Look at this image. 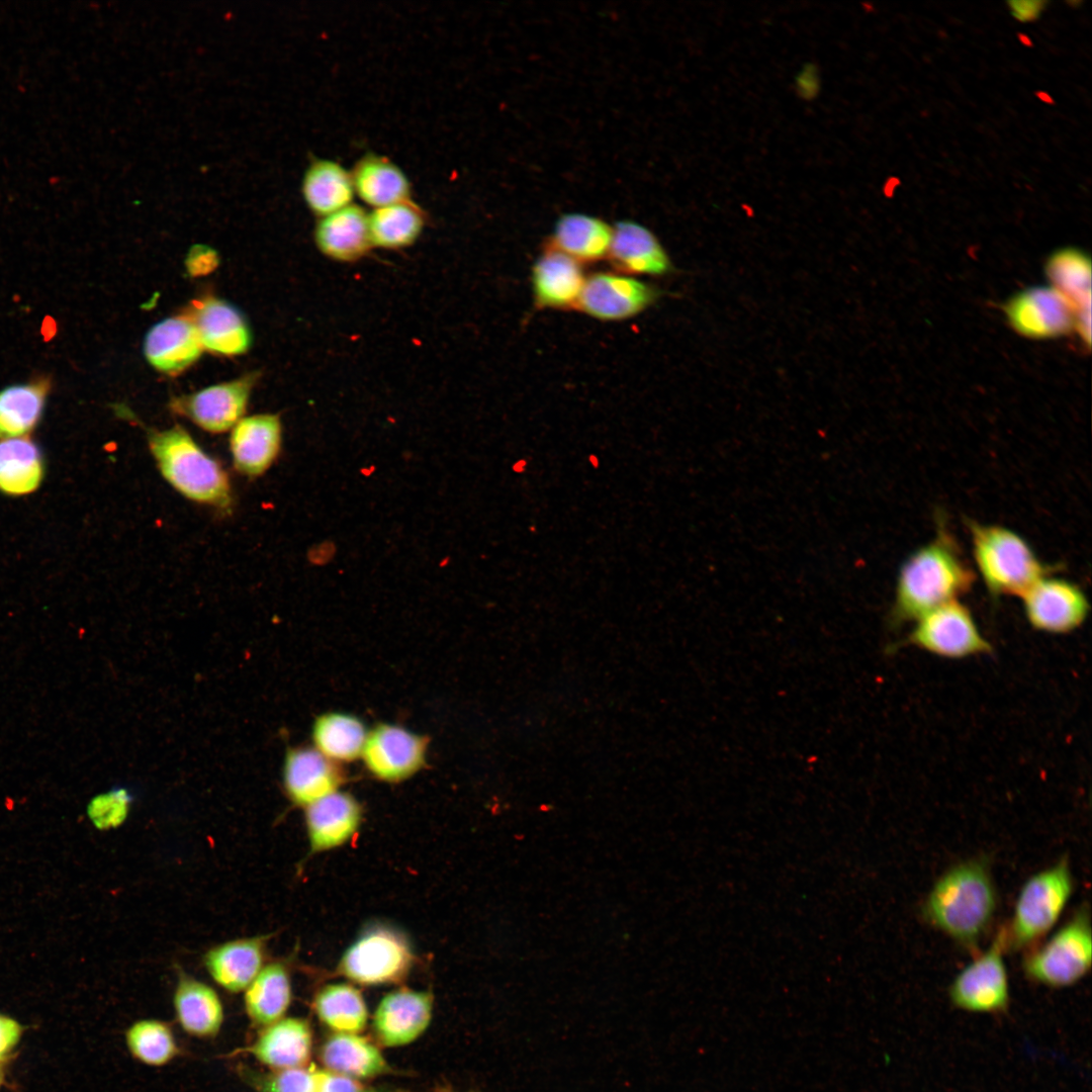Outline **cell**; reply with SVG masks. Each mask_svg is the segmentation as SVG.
I'll return each instance as SVG.
<instances>
[{
	"mask_svg": "<svg viewBox=\"0 0 1092 1092\" xmlns=\"http://www.w3.org/2000/svg\"><path fill=\"white\" fill-rule=\"evenodd\" d=\"M1027 623L1035 631L1063 635L1080 628L1088 618L1090 603L1076 582L1048 574L1021 597Z\"/></svg>",
	"mask_w": 1092,
	"mask_h": 1092,
	"instance_id": "8fae6325",
	"label": "cell"
},
{
	"mask_svg": "<svg viewBox=\"0 0 1092 1092\" xmlns=\"http://www.w3.org/2000/svg\"><path fill=\"white\" fill-rule=\"evenodd\" d=\"M976 571L964 556L959 541L941 517L934 536L901 564L889 624L899 627L914 622L931 610L969 593Z\"/></svg>",
	"mask_w": 1092,
	"mask_h": 1092,
	"instance_id": "6da1fadb",
	"label": "cell"
},
{
	"mask_svg": "<svg viewBox=\"0 0 1092 1092\" xmlns=\"http://www.w3.org/2000/svg\"><path fill=\"white\" fill-rule=\"evenodd\" d=\"M1074 892L1067 857L1031 875L1021 886L1011 918L1004 924L1008 950L1027 951L1055 927Z\"/></svg>",
	"mask_w": 1092,
	"mask_h": 1092,
	"instance_id": "5b68a950",
	"label": "cell"
},
{
	"mask_svg": "<svg viewBox=\"0 0 1092 1092\" xmlns=\"http://www.w3.org/2000/svg\"><path fill=\"white\" fill-rule=\"evenodd\" d=\"M186 314L204 350L220 356H239L250 349L251 328L243 312L231 302L205 296L194 300Z\"/></svg>",
	"mask_w": 1092,
	"mask_h": 1092,
	"instance_id": "e0dca14e",
	"label": "cell"
},
{
	"mask_svg": "<svg viewBox=\"0 0 1092 1092\" xmlns=\"http://www.w3.org/2000/svg\"><path fill=\"white\" fill-rule=\"evenodd\" d=\"M998 903L987 859L969 858L937 878L922 902L921 915L956 944L974 951L992 928Z\"/></svg>",
	"mask_w": 1092,
	"mask_h": 1092,
	"instance_id": "7a4b0ae2",
	"label": "cell"
},
{
	"mask_svg": "<svg viewBox=\"0 0 1092 1092\" xmlns=\"http://www.w3.org/2000/svg\"><path fill=\"white\" fill-rule=\"evenodd\" d=\"M662 290L634 276L599 271L586 276L576 308L602 322L632 318L652 306Z\"/></svg>",
	"mask_w": 1092,
	"mask_h": 1092,
	"instance_id": "7c38bea8",
	"label": "cell"
},
{
	"mask_svg": "<svg viewBox=\"0 0 1092 1092\" xmlns=\"http://www.w3.org/2000/svg\"><path fill=\"white\" fill-rule=\"evenodd\" d=\"M131 798L122 788L112 789L93 798L88 816L99 829H110L123 823L128 815Z\"/></svg>",
	"mask_w": 1092,
	"mask_h": 1092,
	"instance_id": "ab89813d",
	"label": "cell"
},
{
	"mask_svg": "<svg viewBox=\"0 0 1092 1092\" xmlns=\"http://www.w3.org/2000/svg\"><path fill=\"white\" fill-rule=\"evenodd\" d=\"M312 1044L307 1020L283 1017L265 1026L247 1051L271 1071H280L307 1066Z\"/></svg>",
	"mask_w": 1092,
	"mask_h": 1092,
	"instance_id": "603a6c76",
	"label": "cell"
},
{
	"mask_svg": "<svg viewBox=\"0 0 1092 1092\" xmlns=\"http://www.w3.org/2000/svg\"><path fill=\"white\" fill-rule=\"evenodd\" d=\"M194 251L195 252H193L188 259V269L193 274H201L210 271L216 261L215 258H212V252H209L210 250L205 249L204 247H200L199 250Z\"/></svg>",
	"mask_w": 1092,
	"mask_h": 1092,
	"instance_id": "7bdbcfd3",
	"label": "cell"
},
{
	"mask_svg": "<svg viewBox=\"0 0 1092 1092\" xmlns=\"http://www.w3.org/2000/svg\"><path fill=\"white\" fill-rule=\"evenodd\" d=\"M1049 2L1039 0L1008 1L1007 5L1014 19L1019 22H1033L1037 20L1045 9Z\"/></svg>",
	"mask_w": 1092,
	"mask_h": 1092,
	"instance_id": "60d3db41",
	"label": "cell"
},
{
	"mask_svg": "<svg viewBox=\"0 0 1092 1092\" xmlns=\"http://www.w3.org/2000/svg\"><path fill=\"white\" fill-rule=\"evenodd\" d=\"M607 259L614 271L634 277H661L673 270L670 257L657 237L633 220H622L613 226Z\"/></svg>",
	"mask_w": 1092,
	"mask_h": 1092,
	"instance_id": "d6986e66",
	"label": "cell"
},
{
	"mask_svg": "<svg viewBox=\"0 0 1092 1092\" xmlns=\"http://www.w3.org/2000/svg\"><path fill=\"white\" fill-rule=\"evenodd\" d=\"M292 998L290 974L283 962H271L261 969L246 988L245 1010L250 1020L261 1027L284 1017Z\"/></svg>",
	"mask_w": 1092,
	"mask_h": 1092,
	"instance_id": "1f68e13d",
	"label": "cell"
},
{
	"mask_svg": "<svg viewBox=\"0 0 1092 1092\" xmlns=\"http://www.w3.org/2000/svg\"><path fill=\"white\" fill-rule=\"evenodd\" d=\"M51 389L48 378L18 383L0 390V438L27 436L39 423Z\"/></svg>",
	"mask_w": 1092,
	"mask_h": 1092,
	"instance_id": "d6a6232c",
	"label": "cell"
},
{
	"mask_svg": "<svg viewBox=\"0 0 1092 1092\" xmlns=\"http://www.w3.org/2000/svg\"><path fill=\"white\" fill-rule=\"evenodd\" d=\"M427 221L424 209L412 199L373 208L368 213L373 247L400 250L415 244Z\"/></svg>",
	"mask_w": 1092,
	"mask_h": 1092,
	"instance_id": "836d02e7",
	"label": "cell"
},
{
	"mask_svg": "<svg viewBox=\"0 0 1092 1092\" xmlns=\"http://www.w3.org/2000/svg\"><path fill=\"white\" fill-rule=\"evenodd\" d=\"M2 1079H3V1075H2V1072L0 1071V1086H1V1083H2Z\"/></svg>",
	"mask_w": 1092,
	"mask_h": 1092,
	"instance_id": "ee69618b",
	"label": "cell"
},
{
	"mask_svg": "<svg viewBox=\"0 0 1092 1092\" xmlns=\"http://www.w3.org/2000/svg\"><path fill=\"white\" fill-rule=\"evenodd\" d=\"M354 796L337 791L305 807V826L311 852L339 847L351 839L362 821Z\"/></svg>",
	"mask_w": 1092,
	"mask_h": 1092,
	"instance_id": "7402d4cb",
	"label": "cell"
},
{
	"mask_svg": "<svg viewBox=\"0 0 1092 1092\" xmlns=\"http://www.w3.org/2000/svg\"><path fill=\"white\" fill-rule=\"evenodd\" d=\"M975 568L995 599L1020 598L1034 582L1051 574L1031 545L1014 530L973 520L967 521Z\"/></svg>",
	"mask_w": 1092,
	"mask_h": 1092,
	"instance_id": "277c9868",
	"label": "cell"
},
{
	"mask_svg": "<svg viewBox=\"0 0 1092 1092\" xmlns=\"http://www.w3.org/2000/svg\"><path fill=\"white\" fill-rule=\"evenodd\" d=\"M1092 929L1087 907L1079 908L1050 937L1028 949L1021 967L1038 985L1063 989L1076 985L1090 972Z\"/></svg>",
	"mask_w": 1092,
	"mask_h": 1092,
	"instance_id": "8992f818",
	"label": "cell"
},
{
	"mask_svg": "<svg viewBox=\"0 0 1092 1092\" xmlns=\"http://www.w3.org/2000/svg\"><path fill=\"white\" fill-rule=\"evenodd\" d=\"M414 961L412 944L402 931L374 923L344 952L337 971L354 983L377 986L402 981Z\"/></svg>",
	"mask_w": 1092,
	"mask_h": 1092,
	"instance_id": "52a82bcc",
	"label": "cell"
},
{
	"mask_svg": "<svg viewBox=\"0 0 1092 1092\" xmlns=\"http://www.w3.org/2000/svg\"><path fill=\"white\" fill-rule=\"evenodd\" d=\"M1004 311L1011 327L1031 339L1056 338L1076 329V309L1053 286H1035L1015 294Z\"/></svg>",
	"mask_w": 1092,
	"mask_h": 1092,
	"instance_id": "5bb4252c",
	"label": "cell"
},
{
	"mask_svg": "<svg viewBox=\"0 0 1092 1092\" xmlns=\"http://www.w3.org/2000/svg\"><path fill=\"white\" fill-rule=\"evenodd\" d=\"M143 350L148 363L169 376L188 369L204 351L187 314L166 317L152 326L145 337Z\"/></svg>",
	"mask_w": 1092,
	"mask_h": 1092,
	"instance_id": "ffe728a7",
	"label": "cell"
},
{
	"mask_svg": "<svg viewBox=\"0 0 1092 1092\" xmlns=\"http://www.w3.org/2000/svg\"><path fill=\"white\" fill-rule=\"evenodd\" d=\"M125 1043L135 1060L151 1067L165 1066L179 1053L171 1027L158 1019L133 1022L125 1031Z\"/></svg>",
	"mask_w": 1092,
	"mask_h": 1092,
	"instance_id": "74e56055",
	"label": "cell"
},
{
	"mask_svg": "<svg viewBox=\"0 0 1092 1092\" xmlns=\"http://www.w3.org/2000/svg\"><path fill=\"white\" fill-rule=\"evenodd\" d=\"M345 782L346 774L339 763L315 748H292L286 754L283 785L296 805L306 807L339 791Z\"/></svg>",
	"mask_w": 1092,
	"mask_h": 1092,
	"instance_id": "44dd1931",
	"label": "cell"
},
{
	"mask_svg": "<svg viewBox=\"0 0 1092 1092\" xmlns=\"http://www.w3.org/2000/svg\"><path fill=\"white\" fill-rule=\"evenodd\" d=\"M322 1073L323 1068L305 1066L247 1076L258 1092H322Z\"/></svg>",
	"mask_w": 1092,
	"mask_h": 1092,
	"instance_id": "f35d334b",
	"label": "cell"
},
{
	"mask_svg": "<svg viewBox=\"0 0 1092 1092\" xmlns=\"http://www.w3.org/2000/svg\"><path fill=\"white\" fill-rule=\"evenodd\" d=\"M318 251L327 258L352 263L371 250L368 212L358 204H350L318 217L313 232Z\"/></svg>",
	"mask_w": 1092,
	"mask_h": 1092,
	"instance_id": "cb8c5ba5",
	"label": "cell"
},
{
	"mask_svg": "<svg viewBox=\"0 0 1092 1092\" xmlns=\"http://www.w3.org/2000/svg\"><path fill=\"white\" fill-rule=\"evenodd\" d=\"M428 742L426 736L380 723L368 732L361 755L370 775L383 782L397 783L424 766Z\"/></svg>",
	"mask_w": 1092,
	"mask_h": 1092,
	"instance_id": "4fadbf2b",
	"label": "cell"
},
{
	"mask_svg": "<svg viewBox=\"0 0 1092 1092\" xmlns=\"http://www.w3.org/2000/svg\"><path fill=\"white\" fill-rule=\"evenodd\" d=\"M1003 924L989 946L979 952L948 986L951 1005L977 1014L1002 1015L1010 1006V982L1004 957L1008 952Z\"/></svg>",
	"mask_w": 1092,
	"mask_h": 1092,
	"instance_id": "ba28073f",
	"label": "cell"
},
{
	"mask_svg": "<svg viewBox=\"0 0 1092 1092\" xmlns=\"http://www.w3.org/2000/svg\"><path fill=\"white\" fill-rule=\"evenodd\" d=\"M268 935L225 941L208 949L204 966L212 980L231 993L245 991L264 967Z\"/></svg>",
	"mask_w": 1092,
	"mask_h": 1092,
	"instance_id": "d4e9b609",
	"label": "cell"
},
{
	"mask_svg": "<svg viewBox=\"0 0 1092 1092\" xmlns=\"http://www.w3.org/2000/svg\"><path fill=\"white\" fill-rule=\"evenodd\" d=\"M301 194L317 217L342 209L352 204L355 195L351 172L337 161L314 158L303 173Z\"/></svg>",
	"mask_w": 1092,
	"mask_h": 1092,
	"instance_id": "4dcf8cb0",
	"label": "cell"
},
{
	"mask_svg": "<svg viewBox=\"0 0 1092 1092\" xmlns=\"http://www.w3.org/2000/svg\"><path fill=\"white\" fill-rule=\"evenodd\" d=\"M282 431L278 414L243 417L230 431L229 450L234 468L248 478L265 474L280 455Z\"/></svg>",
	"mask_w": 1092,
	"mask_h": 1092,
	"instance_id": "2e32d148",
	"label": "cell"
},
{
	"mask_svg": "<svg viewBox=\"0 0 1092 1092\" xmlns=\"http://www.w3.org/2000/svg\"><path fill=\"white\" fill-rule=\"evenodd\" d=\"M613 226L604 219L585 213L570 212L554 224L547 246L560 251L581 265L607 259Z\"/></svg>",
	"mask_w": 1092,
	"mask_h": 1092,
	"instance_id": "484cf974",
	"label": "cell"
},
{
	"mask_svg": "<svg viewBox=\"0 0 1092 1092\" xmlns=\"http://www.w3.org/2000/svg\"><path fill=\"white\" fill-rule=\"evenodd\" d=\"M148 449L162 477L185 498L228 513L232 483L222 465L180 425L147 428Z\"/></svg>",
	"mask_w": 1092,
	"mask_h": 1092,
	"instance_id": "3957f363",
	"label": "cell"
},
{
	"mask_svg": "<svg viewBox=\"0 0 1092 1092\" xmlns=\"http://www.w3.org/2000/svg\"><path fill=\"white\" fill-rule=\"evenodd\" d=\"M173 1007L181 1028L191 1036L213 1037L221 1028L223 1006L215 990L182 972L173 994Z\"/></svg>",
	"mask_w": 1092,
	"mask_h": 1092,
	"instance_id": "4316f807",
	"label": "cell"
},
{
	"mask_svg": "<svg viewBox=\"0 0 1092 1092\" xmlns=\"http://www.w3.org/2000/svg\"><path fill=\"white\" fill-rule=\"evenodd\" d=\"M1045 272L1053 287L1062 293L1077 312L1076 330L1091 331V263L1089 257L1075 248L1054 253L1048 260Z\"/></svg>",
	"mask_w": 1092,
	"mask_h": 1092,
	"instance_id": "f546056e",
	"label": "cell"
},
{
	"mask_svg": "<svg viewBox=\"0 0 1092 1092\" xmlns=\"http://www.w3.org/2000/svg\"><path fill=\"white\" fill-rule=\"evenodd\" d=\"M318 1020L333 1032L360 1033L368 1021V1009L359 989L333 983L320 989L312 1001Z\"/></svg>",
	"mask_w": 1092,
	"mask_h": 1092,
	"instance_id": "d590c367",
	"label": "cell"
},
{
	"mask_svg": "<svg viewBox=\"0 0 1092 1092\" xmlns=\"http://www.w3.org/2000/svg\"><path fill=\"white\" fill-rule=\"evenodd\" d=\"M433 995L429 991L400 988L386 994L372 1017V1031L377 1042L386 1048L406 1045L428 1028L433 1014Z\"/></svg>",
	"mask_w": 1092,
	"mask_h": 1092,
	"instance_id": "9a60e30c",
	"label": "cell"
},
{
	"mask_svg": "<svg viewBox=\"0 0 1092 1092\" xmlns=\"http://www.w3.org/2000/svg\"><path fill=\"white\" fill-rule=\"evenodd\" d=\"M350 172L355 194L373 208L411 199L408 177L397 164L383 155H363Z\"/></svg>",
	"mask_w": 1092,
	"mask_h": 1092,
	"instance_id": "f1b7e54d",
	"label": "cell"
},
{
	"mask_svg": "<svg viewBox=\"0 0 1092 1092\" xmlns=\"http://www.w3.org/2000/svg\"><path fill=\"white\" fill-rule=\"evenodd\" d=\"M44 475L39 447L27 436L0 439V491L24 495L35 491Z\"/></svg>",
	"mask_w": 1092,
	"mask_h": 1092,
	"instance_id": "e575fe53",
	"label": "cell"
},
{
	"mask_svg": "<svg viewBox=\"0 0 1092 1092\" xmlns=\"http://www.w3.org/2000/svg\"><path fill=\"white\" fill-rule=\"evenodd\" d=\"M585 279L580 263L546 246L531 270L534 305L539 309L576 308Z\"/></svg>",
	"mask_w": 1092,
	"mask_h": 1092,
	"instance_id": "ac0fdd59",
	"label": "cell"
},
{
	"mask_svg": "<svg viewBox=\"0 0 1092 1092\" xmlns=\"http://www.w3.org/2000/svg\"><path fill=\"white\" fill-rule=\"evenodd\" d=\"M258 378V372H250L174 396L169 403L170 410L207 433H225L245 417Z\"/></svg>",
	"mask_w": 1092,
	"mask_h": 1092,
	"instance_id": "30bf717a",
	"label": "cell"
},
{
	"mask_svg": "<svg viewBox=\"0 0 1092 1092\" xmlns=\"http://www.w3.org/2000/svg\"><path fill=\"white\" fill-rule=\"evenodd\" d=\"M21 1035V1026L12 1018L0 1015V1062L15 1048Z\"/></svg>",
	"mask_w": 1092,
	"mask_h": 1092,
	"instance_id": "b9f144b4",
	"label": "cell"
},
{
	"mask_svg": "<svg viewBox=\"0 0 1092 1092\" xmlns=\"http://www.w3.org/2000/svg\"><path fill=\"white\" fill-rule=\"evenodd\" d=\"M368 732L364 723L354 715L329 712L320 715L312 725L314 748L328 758L352 761L363 751Z\"/></svg>",
	"mask_w": 1092,
	"mask_h": 1092,
	"instance_id": "8d00e7d4",
	"label": "cell"
},
{
	"mask_svg": "<svg viewBox=\"0 0 1092 1092\" xmlns=\"http://www.w3.org/2000/svg\"><path fill=\"white\" fill-rule=\"evenodd\" d=\"M914 622L904 645L948 659L992 652L993 647L981 632L971 610L960 600L939 606Z\"/></svg>",
	"mask_w": 1092,
	"mask_h": 1092,
	"instance_id": "9c48e42d",
	"label": "cell"
},
{
	"mask_svg": "<svg viewBox=\"0 0 1092 1092\" xmlns=\"http://www.w3.org/2000/svg\"><path fill=\"white\" fill-rule=\"evenodd\" d=\"M323 1068L358 1081L389 1071L378 1045L359 1033L333 1032L320 1046Z\"/></svg>",
	"mask_w": 1092,
	"mask_h": 1092,
	"instance_id": "83f0119b",
	"label": "cell"
}]
</instances>
